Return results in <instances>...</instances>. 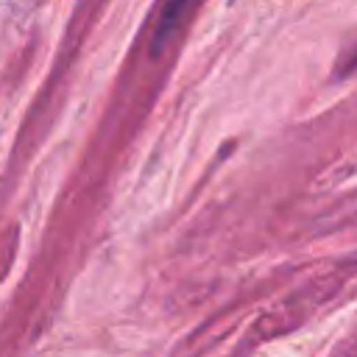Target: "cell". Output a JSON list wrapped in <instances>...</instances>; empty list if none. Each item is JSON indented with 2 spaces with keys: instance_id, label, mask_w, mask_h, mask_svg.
<instances>
[{
  "instance_id": "obj_1",
  "label": "cell",
  "mask_w": 357,
  "mask_h": 357,
  "mask_svg": "<svg viewBox=\"0 0 357 357\" xmlns=\"http://www.w3.org/2000/svg\"><path fill=\"white\" fill-rule=\"evenodd\" d=\"M187 6H190V0H167L165 3V11H162V17L156 22V33H153V53H159L167 45V39L178 31Z\"/></svg>"
}]
</instances>
